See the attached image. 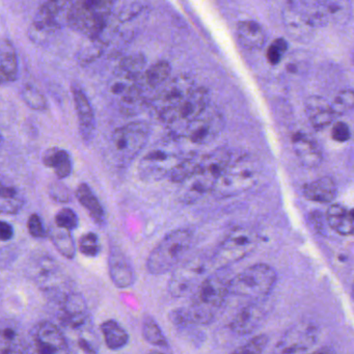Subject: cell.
Returning <instances> with one entry per match:
<instances>
[{"label": "cell", "mask_w": 354, "mask_h": 354, "mask_svg": "<svg viewBox=\"0 0 354 354\" xmlns=\"http://www.w3.org/2000/svg\"><path fill=\"white\" fill-rule=\"evenodd\" d=\"M231 151L218 148L201 157L194 175L182 183L179 198L184 204H194L208 192H212L217 182L231 163Z\"/></svg>", "instance_id": "obj_1"}, {"label": "cell", "mask_w": 354, "mask_h": 354, "mask_svg": "<svg viewBox=\"0 0 354 354\" xmlns=\"http://www.w3.org/2000/svg\"><path fill=\"white\" fill-rule=\"evenodd\" d=\"M231 279L223 274H212L202 281L185 306L190 325H208L214 320L217 310L230 295Z\"/></svg>", "instance_id": "obj_2"}, {"label": "cell", "mask_w": 354, "mask_h": 354, "mask_svg": "<svg viewBox=\"0 0 354 354\" xmlns=\"http://www.w3.org/2000/svg\"><path fill=\"white\" fill-rule=\"evenodd\" d=\"M194 243V232L186 227L174 230L165 236L147 259L146 268L150 274L162 275L174 270Z\"/></svg>", "instance_id": "obj_3"}, {"label": "cell", "mask_w": 354, "mask_h": 354, "mask_svg": "<svg viewBox=\"0 0 354 354\" xmlns=\"http://www.w3.org/2000/svg\"><path fill=\"white\" fill-rule=\"evenodd\" d=\"M185 157L175 140H163L147 151L138 161V178L146 183L161 181L169 177Z\"/></svg>", "instance_id": "obj_4"}, {"label": "cell", "mask_w": 354, "mask_h": 354, "mask_svg": "<svg viewBox=\"0 0 354 354\" xmlns=\"http://www.w3.org/2000/svg\"><path fill=\"white\" fill-rule=\"evenodd\" d=\"M118 0H76L69 26L90 40L98 39L106 28Z\"/></svg>", "instance_id": "obj_5"}, {"label": "cell", "mask_w": 354, "mask_h": 354, "mask_svg": "<svg viewBox=\"0 0 354 354\" xmlns=\"http://www.w3.org/2000/svg\"><path fill=\"white\" fill-rule=\"evenodd\" d=\"M260 165L254 157L243 155L232 160L212 194L218 198H232L250 190L258 181Z\"/></svg>", "instance_id": "obj_6"}, {"label": "cell", "mask_w": 354, "mask_h": 354, "mask_svg": "<svg viewBox=\"0 0 354 354\" xmlns=\"http://www.w3.org/2000/svg\"><path fill=\"white\" fill-rule=\"evenodd\" d=\"M150 134V125L144 121L132 122L115 129L111 138L113 160L121 167L131 163L148 144Z\"/></svg>", "instance_id": "obj_7"}, {"label": "cell", "mask_w": 354, "mask_h": 354, "mask_svg": "<svg viewBox=\"0 0 354 354\" xmlns=\"http://www.w3.org/2000/svg\"><path fill=\"white\" fill-rule=\"evenodd\" d=\"M277 279L272 267L259 263L232 277L230 293L242 297L264 298L272 291Z\"/></svg>", "instance_id": "obj_8"}, {"label": "cell", "mask_w": 354, "mask_h": 354, "mask_svg": "<svg viewBox=\"0 0 354 354\" xmlns=\"http://www.w3.org/2000/svg\"><path fill=\"white\" fill-rule=\"evenodd\" d=\"M73 6L72 0H45L30 26V39L43 41L67 24L69 26Z\"/></svg>", "instance_id": "obj_9"}, {"label": "cell", "mask_w": 354, "mask_h": 354, "mask_svg": "<svg viewBox=\"0 0 354 354\" xmlns=\"http://www.w3.org/2000/svg\"><path fill=\"white\" fill-rule=\"evenodd\" d=\"M209 105L210 95L207 88H196L181 103L162 111L159 115V119L178 138L184 128L206 111Z\"/></svg>", "instance_id": "obj_10"}, {"label": "cell", "mask_w": 354, "mask_h": 354, "mask_svg": "<svg viewBox=\"0 0 354 354\" xmlns=\"http://www.w3.org/2000/svg\"><path fill=\"white\" fill-rule=\"evenodd\" d=\"M26 270L32 281L46 293L57 296L67 287V277L61 265L47 252L35 254Z\"/></svg>", "instance_id": "obj_11"}, {"label": "cell", "mask_w": 354, "mask_h": 354, "mask_svg": "<svg viewBox=\"0 0 354 354\" xmlns=\"http://www.w3.org/2000/svg\"><path fill=\"white\" fill-rule=\"evenodd\" d=\"M208 263L203 257H194L184 264L178 265L167 283V291L173 297L192 296L206 279Z\"/></svg>", "instance_id": "obj_12"}, {"label": "cell", "mask_w": 354, "mask_h": 354, "mask_svg": "<svg viewBox=\"0 0 354 354\" xmlns=\"http://www.w3.org/2000/svg\"><path fill=\"white\" fill-rule=\"evenodd\" d=\"M257 243L258 235L254 230L246 227H235L219 244L215 252V261L221 266L237 262L250 254Z\"/></svg>", "instance_id": "obj_13"}, {"label": "cell", "mask_w": 354, "mask_h": 354, "mask_svg": "<svg viewBox=\"0 0 354 354\" xmlns=\"http://www.w3.org/2000/svg\"><path fill=\"white\" fill-rule=\"evenodd\" d=\"M225 119L221 111L212 105H209L194 121L190 122L178 138H183L194 145L210 144L223 131Z\"/></svg>", "instance_id": "obj_14"}, {"label": "cell", "mask_w": 354, "mask_h": 354, "mask_svg": "<svg viewBox=\"0 0 354 354\" xmlns=\"http://www.w3.org/2000/svg\"><path fill=\"white\" fill-rule=\"evenodd\" d=\"M59 295V315L61 324L73 333H86L91 329V318L86 300L82 294L76 292H62ZM57 295V296H59Z\"/></svg>", "instance_id": "obj_15"}, {"label": "cell", "mask_w": 354, "mask_h": 354, "mask_svg": "<svg viewBox=\"0 0 354 354\" xmlns=\"http://www.w3.org/2000/svg\"><path fill=\"white\" fill-rule=\"evenodd\" d=\"M196 88L194 80L189 76H177L160 86L151 104L159 115L162 111L181 103Z\"/></svg>", "instance_id": "obj_16"}, {"label": "cell", "mask_w": 354, "mask_h": 354, "mask_svg": "<svg viewBox=\"0 0 354 354\" xmlns=\"http://www.w3.org/2000/svg\"><path fill=\"white\" fill-rule=\"evenodd\" d=\"M35 349L42 354L66 353L70 352L65 333L55 323L43 321L34 330Z\"/></svg>", "instance_id": "obj_17"}, {"label": "cell", "mask_w": 354, "mask_h": 354, "mask_svg": "<svg viewBox=\"0 0 354 354\" xmlns=\"http://www.w3.org/2000/svg\"><path fill=\"white\" fill-rule=\"evenodd\" d=\"M268 301L259 298V300L244 306L234 317L231 324H230L231 330L240 335H250L262 324L263 321L268 315Z\"/></svg>", "instance_id": "obj_18"}, {"label": "cell", "mask_w": 354, "mask_h": 354, "mask_svg": "<svg viewBox=\"0 0 354 354\" xmlns=\"http://www.w3.org/2000/svg\"><path fill=\"white\" fill-rule=\"evenodd\" d=\"M109 272L113 285L119 289H127L136 283V269L127 254L119 246H111Z\"/></svg>", "instance_id": "obj_19"}, {"label": "cell", "mask_w": 354, "mask_h": 354, "mask_svg": "<svg viewBox=\"0 0 354 354\" xmlns=\"http://www.w3.org/2000/svg\"><path fill=\"white\" fill-rule=\"evenodd\" d=\"M281 20L290 38L300 43H308L314 38L317 28L293 8H283Z\"/></svg>", "instance_id": "obj_20"}, {"label": "cell", "mask_w": 354, "mask_h": 354, "mask_svg": "<svg viewBox=\"0 0 354 354\" xmlns=\"http://www.w3.org/2000/svg\"><path fill=\"white\" fill-rule=\"evenodd\" d=\"M316 328L310 325H302L286 333L277 350L281 353H302L308 351L316 342Z\"/></svg>", "instance_id": "obj_21"}, {"label": "cell", "mask_w": 354, "mask_h": 354, "mask_svg": "<svg viewBox=\"0 0 354 354\" xmlns=\"http://www.w3.org/2000/svg\"><path fill=\"white\" fill-rule=\"evenodd\" d=\"M292 146L299 162L304 167L315 169L322 162L323 155L320 147L314 138L301 132L292 136Z\"/></svg>", "instance_id": "obj_22"}, {"label": "cell", "mask_w": 354, "mask_h": 354, "mask_svg": "<svg viewBox=\"0 0 354 354\" xmlns=\"http://www.w3.org/2000/svg\"><path fill=\"white\" fill-rule=\"evenodd\" d=\"M73 98L76 113H77L80 136L84 142H91L94 138L95 131H96V119H95L92 105L86 95L80 88H74Z\"/></svg>", "instance_id": "obj_23"}, {"label": "cell", "mask_w": 354, "mask_h": 354, "mask_svg": "<svg viewBox=\"0 0 354 354\" xmlns=\"http://www.w3.org/2000/svg\"><path fill=\"white\" fill-rule=\"evenodd\" d=\"M304 109L310 125L316 130L324 129L333 123L335 118L330 102L323 97H308L304 103Z\"/></svg>", "instance_id": "obj_24"}, {"label": "cell", "mask_w": 354, "mask_h": 354, "mask_svg": "<svg viewBox=\"0 0 354 354\" xmlns=\"http://www.w3.org/2000/svg\"><path fill=\"white\" fill-rule=\"evenodd\" d=\"M287 5L302 14L317 28H324L331 20L324 0H287Z\"/></svg>", "instance_id": "obj_25"}, {"label": "cell", "mask_w": 354, "mask_h": 354, "mask_svg": "<svg viewBox=\"0 0 354 354\" xmlns=\"http://www.w3.org/2000/svg\"><path fill=\"white\" fill-rule=\"evenodd\" d=\"M237 38L248 50H260L266 43V32L258 22L244 20L238 24Z\"/></svg>", "instance_id": "obj_26"}, {"label": "cell", "mask_w": 354, "mask_h": 354, "mask_svg": "<svg viewBox=\"0 0 354 354\" xmlns=\"http://www.w3.org/2000/svg\"><path fill=\"white\" fill-rule=\"evenodd\" d=\"M28 344L19 327L12 321H3L0 352L1 354H17L26 352Z\"/></svg>", "instance_id": "obj_27"}, {"label": "cell", "mask_w": 354, "mask_h": 354, "mask_svg": "<svg viewBox=\"0 0 354 354\" xmlns=\"http://www.w3.org/2000/svg\"><path fill=\"white\" fill-rule=\"evenodd\" d=\"M75 194L78 202L86 209L91 218L94 219L97 225H104L106 223V212L92 188L86 183L80 184Z\"/></svg>", "instance_id": "obj_28"}, {"label": "cell", "mask_w": 354, "mask_h": 354, "mask_svg": "<svg viewBox=\"0 0 354 354\" xmlns=\"http://www.w3.org/2000/svg\"><path fill=\"white\" fill-rule=\"evenodd\" d=\"M304 196L312 202L328 204L337 196V186L331 178L322 177L306 184L302 188Z\"/></svg>", "instance_id": "obj_29"}, {"label": "cell", "mask_w": 354, "mask_h": 354, "mask_svg": "<svg viewBox=\"0 0 354 354\" xmlns=\"http://www.w3.org/2000/svg\"><path fill=\"white\" fill-rule=\"evenodd\" d=\"M0 74L3 82H14L19 76L17 53L11 41L3 39L0 47Z\"/></svg>", "instance_id": "obj_30"}, {"label": "cell", "mask_w": 354, "mask_h": 354, "mask_svg": "<svg viewBox=\"0 0 354 354\" xmlns=\"http://www.w3.org/2000/svg\"><path fill=\"white\" fill-rule=\"evenodd\" d=\"M42 160L47 167H50L55 171V175L59 180L69 177L73 171L71 156L69 152L64 149L57 148V147L48 149L43 154Z\"/></svg>", "instance_id": "obj_31"}, {"label": "cell", "mask_w": 354, "mask_h": 354, "mask_svg": "<svg viewBox=\"0 0 354 354\" xmlns=\"http://www.w3.org/2000/svg\"><path fill=\"white\" fill-rule=\"evenodd\" d=\"M327 223L329 227L342 236L354 233V221L349 211L339 204L331 205L327 210Z\"/></svg>", "instance_id": "obj_32"}, {"label": "cell", "mask_w": 354, "mask_h": 354, "mask_svg": "<svg viewBox=\"0 0 354 354\" xmlns=\"http://www.w3.org/2000/svg\"><path fill=\"white\" fill-rule=\"evenodd\" d=\"M101 333L107 348L113 351L123 349L129 343L127 330L117 320L109 319L100 325Z\"/></svg>", "instance_id": "obj_33"}, {"label": "cell", "mask_w": 354, "mask_h": 354, "mask_svg": "<svg viewBox=\"0 0 354 354\" xmlns=\"http://www.w3.org/2000/svg\"><path fill=\"white\" fill-rule=\"evenodd\" d=\"M26 205V198L17 186L12 184L1 183V196H0V211L3 214H17Z\"/></svg>", "instance_id": "obj_34"}, {"label": "cell", "mask_w": 354, "mask_h": 354, "mask_svg": "<svg viewBox=\"0 0 354 354\" xmlns=\"http://www.w3.org/2000/svg\"><path fill=\"white\" fill-rule=\"evenodd\" d=\"M48 236L53 245L62 256L70 259V260L75 258L76 243L70 230L63 229V227H57L55 225L50 227Z\"/></svg>", "instance_id": "obj_35"}, {"label": "cell", "mask_w": 354, "mask_h": 354, "mask_svg": "<svg viewBox=\"0 0 354 354\" xmlns=\"http://www.w3.org/2000/svg\"><path fill=\"white\" fill-rule=\"evenodd\" d=\"M171 74V65L167 62L160 61L145 71L142 77V82L151 90H155L162 86L169 80Z\"/></svg>", "instance_id": "obj_36"}, {"label": "cell", "mask_w": 354, "mask_h": 354, "mask_svg": "<svg viewBox=\"0 0 354 354\" xmlns=\"http://www.w3.org/2000/svg\"><path fill=\"white\" fill-rule=\"evenodd\" d=\"M142 333L145 339L151 345L155 346V347L163 348V349L169 348L167 337H165L162 329L152 316L147 315L142 319Z\"/></svg>", "instance_id": "obj_37"}, {"label": "cell", "mask_w": 354, "mask_h": 354, "mask_svg": "<svg viewBox=\"0 0 354 354\" xmlns=\"http://www.w3.org/2000/svg\"><path fill=\"white\" fill-rule=\"evenodd\" d=\"M146 67V59L140 53L125 57L119 66L120 72L126 80L134 82L142 77Z\"/></svg>", "instance_id": "obj_38"}, {"label": "cell", "mask_w": 354, "mask_h": 354, "mask_svg": "<svg viewBox=\"0 0 354 354\" xmlns=\"http://www.w3.org/2000/svg\"><path fill=\"white\" fill-rule=\"evenodd\" d=\"M330 19L335 24H346L352 15L351 0H324Z\"/></svg>", "instance_id": "obj_39"}, {"label": "cell", "mask_w": 354, "mask_h": 354, "mask_svg": "<svg viewBox=\"0 0 354 354\" xmlns=\"http://www.w3.org/2000/svg\"><path fill=\"white\" fill-rule=\"evenodd\" d=\"M200 158L196 157V155H188V156H186L185 158L173 169L171 175L169 176L171 181L174 182V183L179 184L185 182L190 176L194 175L196 167H198Z\"/></svg>", "instance_id": "obj_40"}, {"label": "cell", "mask_w": 354, "mask_h": 354, "mask_svg": "<svg viewBox=\"0 0 354 354\" xmlns=\"http://www.w3.org/2000/svg\"><path fill=\"white\" fill-rule=\"evenodd\" d=\"M22 100L30 109L34 111H46L48 107L46 97L36 86L32 84H26L21 90Z\"/></svg>", "instance_id": "obj_41"}, {"label": "cell", "mask_w": 354, "mask_h": 354, "mask_svg": "<svg viewBox=\"0 0 354 354\" xmlns=\"http://www.w3.org/2000/svg\"><path fill=\"white\" fill-rule=\"evenodd\" d=\"M330 104L335 117L349 113L354 107V91L351 88L339 91L331 101Z\"/></svg>", "instance_id": "obj_42"}, {"label": "cell", "mask_w": 354, "mask_h": 354, "mask_svg": "<svg viewBox=\"0 0 354 354\" xmlns=\"http://www.w3.org/2000/svg\"><path fill=\"white\" fill-rule=\"evenodd\" d=\"M78 250L84 256L95 258L101 252V243L99 236L94 232H88L80 237Z\"/></svg>", "instance_id": "obj_43"}, {"label": "cell", "mask_w": 354, "mask_h": 354, "mask_svg": "<svg viewBox=\"0 0 354 354\" xmlns=\"http://www.w3.org/2000/svg\"><path fill=\"white\" fill-rule=\"evenodd\" d=\"M55 223L57 227L73 231V230L77 229L80 218H78L77 213L73 209L65 207L55 215Z\"/></svg>", "instance_id": "obj_44"}, {"label": "cell", "mask_w": 354, "mask_h": 354, "mask_svg": "<svg viewBox=\"0 0 354 354\" xmlns=\"http://www.w3.org/2000/svg\"><path fill=\"white\" fill-rule=\"evenodd\" d=\"M287 50L288 43L285 39L279 38L273 41L270 46L268 47V50H267L266 53L269 64H271L272 66L279 65Z\"/></svg>", "instance_id": "obj_45"}, {"label": "cell", "mask_w": 354, "mask_h": 354, "mask_svg": "<svg viewBox=\"0 0 354 354\" xmlns=\"http://www.w3.org/2000/svg\"><path fill=\"white\" fill-rule=\"evenodd\" d=\"M28 231L36 239H44L49 235L42 217L38 213H32L28 219Z\"/></svg>", "instance_id": "obj_46"}, {"label": "cell", "mask_w": 354, "mask_h": 354, "mask_svg": "<svg viewBox=\"0 0 354 354\" xmlns=\"http://www.w3.org/2000/svg\"><path fill=\"white\" fill-rule=\"evenodd\" d=\"M268 343V337L265 335H256L254 339H250L248 343L235 350L237 353H261L264 351Z\"/></svg>", "instance_id": "obj_47"}, {"label": "cell", "mask_w": 354, "mask_h": 354, "mask_svg": "<svg viewBox=\"0 0 354 354\" xmlns=\"http://www.w3.org/2000/svg\"><path fill=\"white\" fill-rule=\"evenodd\" d=\"M331 136L333 140L337 142H345L351 138V131H350L349 126L344 122H337L331 130Z\"/></svg>", "instance_id": "obj_48"}, {"label": "cell", "mask_w": 354, "mask_h": 354, "mask_svg": "<svg viewBox=\"0 0 354 354\" xmlns=\"http://www.w3.org/2000/svg\"><path fill=\"white\" fill-rule=\"evenodd\" d=\"M49 192H50L51 198H53L55 202L67 203L70 201V194L67 187L59 182L53 183L50 186Z\"/></svg>", "instance_id": "obj_49"}, {"label": "cell", "mask_w": 354, "mask_h": 354, "mask_svg": "<svg viewBox=\"0 0 354 354\" xmlns=\"http://www.w3.org/2000/svg\"><path fill=\"white\" fill-rule=\"evenodd\" d=\"M101 53H102V49L100 48V46H97L94 43V44L91 45L90 47H88V48L82 51V55L80 57V63H82V65L91 63V62L94 61L96 57H98Z\"/></svg>", "instance_id": "obj_50"}, {"label": "cell", "mask_w": 354, "mask_h": 354, "mask_svg": "<svg viewBox=\"0 0 354 354\" xmlns=\"http://www.w3.org/2000/svg\"><path fill=\"white\" fill-rule=\"evenodd\" d=\"M14 227L11 223L3 221L0 223V238L1 241L6 242L11 240L14 237Z\"/></svg>", "instance_id": "obj_51"}, {"label": "cell", "mask_w": 354, "mask_h": 354, "mask_svg": "<svg viewBox=\"0 0 354 354\" xmlns=\"http://www.w3.org/2000/svg\"><path fill=\"white\" fill-rule=\"evenodd\" d=\"M350 215H351L352 219L354 221V209L353 210L349 211Z\"/></svg>", "instance_id": "obj_52"}, {"label": "cell", "mask_w": 354, "mask_h": 354, "mask_svg": "<svg viewBox=\"0 0 354 354\" xmlns=\"http://www.w3.org/2000/svg\"><path fill=\"white\" fill-rule=\"evenodd\" d=\"M352 296H353V299H354V283H353V285H352Z\"/></svg>", "instance_id": "obj_53"}]
</instances>
